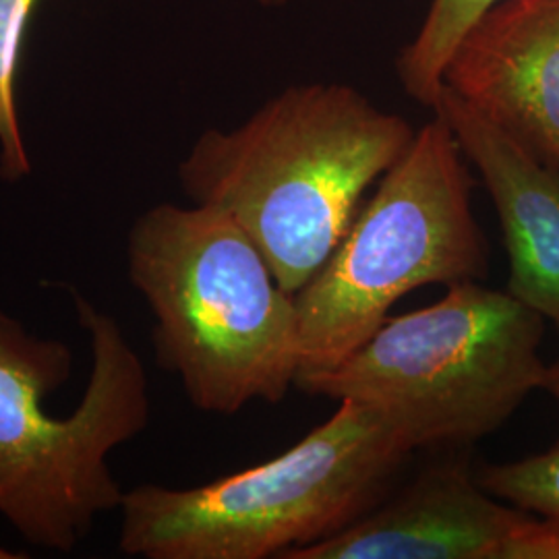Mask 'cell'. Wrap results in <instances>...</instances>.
Here are the masks:
<instances>
[{"instance_id": "obj_9", "label": "cell", "mask_w": 559, "mask_h": 559, "mask_svg": "<svg viewBox=\"0 0 559 559\" xmlns=\"http://www.w3.org/2000/svg\"><path fill=\"white\" fill-rule=\"evenodd\" d=\"M433 112L448 120L493 201L510 261L506 290L559 332V168L535 158L445 87Z\"/></svg>"}, {"instance_id": "obj_15", "label": "cell", "mask_w": 559, "mask_h": 559, "mask_svg": "<svg viewBox=\"0 0 559 559\" xmlns=\"http://www.w3.org/2000/svg\"><path fill=\"white\" fill-rule=\"evenodd\" d=\"M17 558V554H13V551H9V549H4V547H0V559H13Z\"/></svg>"}, {"instance_id": "obj_11", "label": "cell", "mask_w": 559, "mask_h": 559, "mask_svg": "<svg viewBox=\"0 0 559 559\" xmlns=\"http://www.w3.org/2000/svg\"><path fill=\"white\" fill-rule=\"evenodd\" d=\"M40 0H0V177L9 182L32 173L21 131L17 78L27 27Z\"/></svg>"}, {"instance_id": "obj_3", "label": "cell", "mask_w": 559, "mask_h": 559, "mask_svg": "<svg viewBox=\"0 0 559 559\" xmlns=\"http://www.w3.org/2000/svg\"><path fill=\"white\" fill-rule=\"evenodd\" d=\"M73 305L92 348L78 408L55 417L46 400L73 371L71 348L40 338L0 309V514L32 545L69 554L122 503L110 454L150 425V383L119 321L80 290Z\"/></svg>"}, {"instance_id": "obj_10", "label": "cell", "mask_w": 559, "mask_h": 559, "mask_svg": "<svg viewBox=\"0 0 559 559\" xmlns=\"http://www.w3.org/2000/svg\"><path fill=\"white\" fill-rule=\"evenodd\" d=\"M500 0H431L419 32L400 50L396 73L413 100L436 108L443 73L459 41L480 15Z\"/></svg>"}, {"instance_id": "obj_1", "label": "cell", "mask_w": 559, "mask_h": 559, "mask_svg": "<svg viewBox=\"0 0 559 559\" xmlns=\"http://www.w3.org/2000/svg\"><path fill=\"white\" fill-rule=\"evenodd\" d=\"M415 133L353 85H290L239 127L201 133L179 164L180 187L237 222L297 295Z\"/></svg>"}, {"instance_id": "obj_6", "label": "cell", "mask_w": 559, "mask_h": 559, "mask_svg": "<svg viewBox=\"0 0 559 559\" xmlns=\"http://www.w3.org/2000/svg\"><path fill=\"white\" fill-rule=\"evenodd\" d=\"M545 318L480 280L399 318L338 367L297 378L323 399L357 400L394 415L415 450L468 445L496 433L543 388Z\"/></svg>"}, {"instance_id": "obj_13", "label": "cell", "mask_w": 559, "mask_h": 559, "mask_svg": "<svg viewBox=\"0 0 559 559\" xmlns=\"http://www.w3.org/2000/svg\"><path fill=\"white\" fill-rule=\"evenodd\" d=\"M503 559H559V520L526 512L508 539Z\"/></svg>"}, {"instance_id": "obj_5", "label": "cell", "mask_w": 559, "mask_h": 559, "mask_svg": "<svg viewBox=\"0 0 559 559\" xmlns=\"http://www.w3.org/2000/svg\"><path fill=\"white\" fill-rule=\"evenodd\" d=\"M475 179L440 112L383 177L320 272L299 293L300 376L338 367L423 286L487 278Z\"/></svg>"}, {"instance_id": "obj_4", "label": "cell", "mask_w": 559, "mask_h": 559, "mask_svg": "<svg viewBox=\"0 0 559 559\" xmlns=\"http://www.w3.org/2000/svg\"><path fill=\"white\" fill-rule=\"evenodd\" d=\"M415 445L392 413L340 400L276 459L198 487L124 491L120 551L143 559H267L338 535L385 500Z\"/></svg>"}, {"instance_id": "obj_12", "label": "cell", "mask_w": 559, "mask_h": 559, "mask_svg": "<svg viewBox=\"0 0 559 559\" xmlns=\"http://www.w3.org/2000/svg\"><path fill=\"white\" fill-rule=\"evenodd\" d=\"M485 491L520 510L559 520V441L545 452L477 471Z\"/></svg>"}, {"instance_id": "obj_14", "label": "cell", "mask_w": 559, "mask_h": 559, "mask_svg": "<svg viewBox=\"0 0 559 559\" xmlns=\"http://www.w3.org/2000/svg\"><path fill=\"white\" fill-rule=\"evenodd\" d=\"M540 390L556 400V404L559 406V359L554 360L551 365H547V373H545Z\"/></svg>"}, {"instance_id": "obj_2", "label": "cell", "mask_w": 559, "mask_h": 559, "mask_svg": "<svg viewBox=\"0 0 559 559\" xmlns=\"http://www.w3.org/2000/svg\"><path fill=\"white\" fill-rule=\"evenodd\" d=\"M127 274L154 316V350L203 413L278 404L297 383V299L222 210L158 203L133 222Z\"/></svg>"}, {"instance_id": "obj_7", "label": "cell", "mask_w": 559, "mask_h": 559, "mask_svg": "<svg viewBox=\"0 0 559 559\" xmlns=\"http://www.w3.org/2000/svg\"><path fill=\"white\" fill-rule=\"evenodd\" d=\"M443 87L559 168V0H500L459 41Z\"/></svg>"}, {"instance_id": "obj_16", "label": "cell", "mask_w": 559, "mask_h": 559, "mask_svg": "<svg viewBox=\"0 0 559 559\" xmlns=\"http://www.w3.org/2000/svg\"><path fill=\"white\" fill-rule=\"evenodd\" d=\"M260 2L265 7H280V4H286L288 0H260Z\"/></svg>"}, {"instance_id": "obj_8", "label": "cell", "mask_w": 559, "mask_h": 559, "mask_svg": "<svg viewBox=\"0 0 559 559\" xmlns=\"http://www.w3.org/2000/svg\"><path fill=\"white\" fill-rule=\"evenodd\" d=\"M524 514L485 491L466 462H441L338 535L282 559H503Z\"/></svg>"}]
</instances>
